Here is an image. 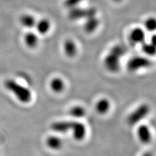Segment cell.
<instances>
[{"instance_id":"7a4b0ae2","label":"cell","mask_w":156,"mask_h":156,"mask_svg":"<svg viewBox=\"0 0 156 156\" xmlns=\"http://www.w3.org/2000/svg\"><path fill=\"white\" fill-rule=\"evenodd\" d=\"M150 107L147 104L140 105L131 113L127 119V123L130 126H134L140 123L148 115Z\"/></svg>"},{"instance_id":"ffe728a7","label":"cell","mask_w":156,"mask_h":156,"mask_svg":"<svg viewBox=\"0 0 156 156\" xmlns=\"http://www.w3.org/2000/svg\"><path fill=\"white\" fill-rule=\"evenodd\" d=\"M144 26L149 32H154L156 31V18L150 17L147 18L144 22Z\"/></svg>"},{"instance_id":"8992f818","label":"cell","mask_w":156,"mask_h":156,"mask_svg":"<svg viewBox=\"0 0 156 156\" xmlns=\"http://www.w3.org/2000/svg\"><path fill=\"white\" fill-rule=\"evenodd\" d=\"M96 11L93 8L90 9H75L70 12L69 16L72 20L89 18L96 15Z\"/></svg>"},{"instance_id":"9a60e30c","label":"cell","mask_w":156,"mask_h":156,"mask_svg":"<svg viewBox=\"0 0 156 156\" xmlns=\"http://www.w3.org/2000/svg\"><path fill=\"white\" fill-rule=\"evenodd\" d=\"M51 89L56 93H60L65 89V82L60 77H55L50 81Z\"/></svg>"},{"instance_id":"9c48e42d","label":"cell","mask_w":156,"mask_h":156,"mask_svg":"<svg viewBox=\"0 0 156 156\" xmlns=\"http://www.w3.org/2000/svg\"><path fill=\"white\" fill-rule=\"evenodd\" d=\"M46 144L49 148L52 150H58L62 148L63 141L59 136L50 135L46 138Z\"/></svg>"},{"instance_id":"5bb4252c","label":"cell","mask_w":156,"mask_h":156,"mask_svg":"<svg viewBox=\"0 0 156 156\" xmlns=\"http://www.w3.org/2000/svg\"><path fill=\"white\" fill-rule=\"evenodd\" d=\"M24 42L29 48H35L38 44V38L35 33L29 32L24 36Z\"/></svg>"},{"instance_id":"7c38bea8","label":"cell","mask_w":156,"mask_h":156,"mask_svg":"<svg viewBox=\"0 0 156 156\" xmlns=\"http://www.w3.org/2000/svg\"><path fill=\"white\" fill-rule=\"evenodd\" d=\"M64 51L66 56L72 58L76 56L77 52L76 44L71 39H68L64 44Z\"/></svg>"},{"instance_id":"ac0fdd59","label":"cell","mask_w":156,"mask_h":156,"mask_svg":"<svg viewBox=\"0 0 156 156\" xmlns=\"http://www.w3.org/2000/svg\"><path fill=\"white\" fill-rule=\"evenodd\" d=\"M20 23L22 25L26 28L31 29L36 26V20L35 18L30 14H23L20 18Z\"/></svg>"},{"instance_id":"277c9868","label":"cell","mask_w":156,"mask_h":156,"mask_svg":"<svg viewBox=\"0 0 156 156\" xmlns=\"http://www.w3.org/2000/svg\"><path fill=\"white\" fill-rule=\"evenodd\" d=\"M120 57L110 52L104 59L105 68L111 72H116L120 70Z\"/></svg>"},{"instance_id":"d4e9b609","label":"cell","mask_w":156,"mask_h":156,"mask_svg":"<svg viewBox=\"0 0 156 156\" xmlns=\"http://www.w3.org/2000/svg\"><path fill=\"white\" fill-rule=\"evenodd\" d=\"M113 1L115 2H120L122 1V0H113Z\"/></svg>"},{"instance_id":"7402d4cb","label":"cell","mask_w":156,"mask_h":156,"mask_svg":"<svg viewBox=\"0 0 156 156\" xmlns=\"http://www.w3.org/2000/svg\"><path fill=\"white\" fill-rule=\"evenodd\" d=\"M82 0H66L65 5L68 7H73L80 3Z\"/></svg>"},{"instance_id":"ba28073f","label":"cell","mask_w":156,"mask_h":156,"mask_svg":"<svg viewBox=\"0 0 156 156\" xmlns=\"http://www.w3.org/2000/svg\"><path fill=\"white\" fill-rule=\"evenodd\" d=\"M73 121H57L51 124V129L58 133H65L72 129Z\"/></svg>"},{"instance_id":"603a6c76","label":"cell","mask_w":156,"mask_h":156,"mask_svg":"<svg viewBox=\"0 0 156 156\" xmlns=\"http://www.w3.org/2000/svg\"><path fill=\"white\" fill-rule=\"evenodd\" d=\"M150 43L152 44L154 46L156 47V33L154 34V35L152 36V37H151Z\"/></svg>"},{"instance_id":"e0dca14e","label":"cell","mask_w":156,"mask_h":156,"mask_svg":"<svg viewBox=\"0 0 156 156\" xmlns=\"http://www.w3.org/2000/svg\"><path fill=\"white\" fill-rule=\"evenodd\" d=\"M69 115L74 119H81L83 118L86 115V110L80 105H76L72 107L69 110Z\"/></svg>"},{"instance_id":"52a82bcc","label":"cell","mask_w":156,"mask_h":156,"mask_svg":"<svg viewBox=\"0 0 156 156\" xmlns=\"http://www.w3.org/2000/svg\"><path fill=\"white\" fill-rule=\"evenodd\" d=\"M138 139L141 143L144 144H148L151 143L152 140V134L149 127L144 124L139 126L136 130Z\"/></svg>"},{"instance_id":"3957f363","label":"cell","mask_w":156,"mask_h":156,"mask_svg":"<svg viewBox=\"0 0 156 156\" xmlns=\"http://www.w3.org/2000/svg\"><path fill=\"white\" fill-rule=\"evenodd\" d=\"M152 62L149 58L144 57H135L128 61L127 67L131 72L137 71L143 68H147L152 66Z\"/></svg>"},{"instance_id":"5b68a950","label":"cell","mask_w":156,"mask_h":156,"mask_svg":"<svg viewBox=\"0 0 156 156\" xmlns=\"http://www.w3.org/2000/svg\"><path fill=\"white\" fill-rule=\"evenodd\" d=\"M72 136L77 141L83 140L87 135V128L84 124L80 122L73 121L71 129Z\"/></svg>"},{"instance_id":"d6986e66","label":"cell","mask_w":156,"mask_h":156,"mask_svg":"<svg viewBox=\"0 0 156 156\" xmlns=\"http://www.w3.org/2000/svg\"><path fill=\"white\" fill-rule=\"evenodd\" d=\"M143 51L145 54L149 56H154L156 55V47L152 44L143 42L142 46Z\"/></svg>"},{"instance_id":"30bf717a","label":"cell","mask_w":156,"mask_h":156,"mask_svg":"<svg viewBox=\"0 0 156 156\" xmlns=\"http://www.w3.org/2000/svg\"><path fill=\"white\" fill-rule=\"evenodd\" d=\"M130 40L135 44H143L145 40V33L143 29L136 27L130 33Z\"/></svg>"},{"instance_id":"6da1fadb","label":"cell","mask_w":156,"mask_h":156,"mask_svg":"<svg viewBox=\"0 0 156 156\" xmlns=\"http://www.w3.org/2000/svg\"><path fill=\"white\" fill-rule=\"evenodd\" d=\"M5 87L16 96L18 101L23 104H27L32 99L31 90L27 87L19 84L14 80H7L5 82Z\"/></svg>"},{"instance_id":"44dd1931","label":"cell","mask_w":156,"mask_h":156,"mask_svg":"<svg viewBox=\"0 0 156 156\" xmlns=\"http://www.w3.org/2000/svg\"><path fill=\"white\" fill-rule=\"evenodd\" d=\"M110 52H112L113 53H114V54L118 55L121 58L126 53V50L124 46L117 45L112 48Z\"/></svg>"},{"instance_id":"4fadbf2b","label":"cell","mask_w":156,"mask_h":156,"mask_svg":"<svg viewBox=\"0 0 156 156\" xmlns=\"http://www.w3.org/2000/svg\"><path fill=\"white\" fill-rule=\"evenodd\" d=\"M99 23L98 19L96 18L95 16L87 18L84 26L85 31L89 33L94 32L98 27Z\"/></svg>"},{"instance_id":"2e32d148","label":"cell","mask_w":156,"mask_h":156,"mask_svg":"<svg viewBox=\"0 0 156 156\" xmlns=\"http://www.w3.org/2000/svg\"><path fill=\"white\" fill-rule=\"evenodd\" d=\"M35 26L38 33L41 34V35H45L50 30L51 24L48 20L42 19L36 23Z\"/></svg>"},{"instance_id":"cb8c5ba5","label":"cell","mask_w":156,"mask_h":156,"mask_svg":"<svg viewBox=\"0 0 156 156\" xmlns=\"http://www.w3.org/2000/svg\"><path fill=\"white\" fill-rule=\"evenodd\" d=\"M141 156H154V155L152 152H150V151H148V152H144Z\"/></svg>"},{"instance_id":"8fae6325","label":"cell","mask_w":156,"mask_h":156,"mask_svg":"<svg viewBox=\"0 0 156 156\" xmlns=\"http://www.w3.org/2000/svg\"><path fill=\"white\" fill-rule=\"evenodd\" d=\"M111 103L107 98H101L97 101L95 105V109L98 114L104 115H105L110 110Z\"/></svg>"}]
</instances>
